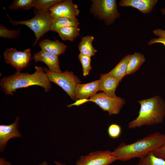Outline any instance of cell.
<instances>
[{
    "label": "cell",
    "instance_id": "obj_26",
    "mask_svg": "<svg viewBox=\"0 0 165 165\" xmlns=\"http://www.w3.org/2000/svg\"><path fill=\"white\" fill-rule=\"evenodd\" d=\"M78 58L82 64L83 75L84 76L88 75L92 69L91 57L79 53Z\"/></svg>",
    "mask_w": 165,
    "mask_h": 165
},
{
    "label": "cell",
    "instance_id": "obj_14",
    "mask_svg": "<svg viewBox=\"0 0 165 165\" xmlns=\"http://www.w3.org/2000/svg\"><path fill=\"white\" fill-rule=\"evenodd\" d=\"M158 1L157 0H121L119 5L121 7H131L138 9L143 14L150 13Z\"/></svg>",
    "mask_w": 165,
    "mask_h": 165
},
{
    "label": "cell",
    "instance_id": "obj_27",
    "mask_svg": "<svg viewBox=\"0 0 165 165\" xmlns=\"http://www.w3.org/2000/svg\"><path fill=\"white\" fill-rule=\"evenodd\" d=\"M122 129L119 125L113 123L110 125L108 129V133L109 136L113 139L118 138L121 135Z\"/></svg>",
    "mask_w": 165,
    "mask_h": 165
},
{
    "label": "cell",
    "instance_id": "obj_36",
    "mask_svg": "<svg viewBox=\"0 0 165 165\" xmlns=\"http://www.w3.org/2000/svg\"></svg>",
    "mask_w": 165,
    "mask_h": 165
},
{
    "label": "cell",
    "instance_id": "obj_25",
    "mask_svg": "<svg viewBox=\"0 0 165 165\" xmlns=\"http://www.w3.org/2000/svg\"><path fill=\"white\" fill-rule=\"evenodd\" d=\"M21 33L19 29L10 30L2 24L0 25V37L5 38L13 39L18 37Z\"/></svg>",
    "mask_w": 165,
    "mask_h": 165
},
{
    "label": "cell",
    "instance_id": "obj_29",
    "mask_svg": "<svg viewBox=\"0 0 165 165\" xmlns=\"http://www.w3.org/2000/svg\"><path fill=\"white\" fill-rule=\"evenodd\" d=\"M160 43L163 45L165 47V39L159 37L158 38H153L151 39L148 43L149 46L156 43Z\"/></svg>",
    "mask_w": 165,
    "mask_h": 165
},
{
    "label": "cell",
    "instance_id": "obj_1",
    "mask_svg": "<svg viewBox=\"0 0 165 165\" xmlns=\"http://www.w3.org/2000/svg\"><path fill=\"white\" fill-rule=\"evenodd\" d=\"M35 71L32 74L16 72L13 75L2 78L0 86L6 94L13 96L17 89L33 86H41L45 92H49L52 86L44 68L35 66Z\"/></svg>",
    "mask_w": 165,
    "mask_h": 165
},
{
    "label": "cell",
    "instance_id": "obj_18",
    "mask_svg": "<svg viewBox=\"0 0 165 165\" xmlns=\"http://www.w3.org/2000/svg\"><path fill=\"white\" fill-rule=\"evenodd\" d=\"M130 54L126 55L117 65L108 73L120 82L126 75V71Z\"/></svg>",
    "mask_w": 165,
    "mask_h": 165
},
{
    "label": "cell",
    "instance_id": "obj_21",
    "mask_svg": "<svg viewBox=\"0 0 165 165\" xmlns=\"http://www.w3.org/2000/svg\"><path fill=\"white\" fill-rule=\"evenodd\" d=\"M79 25L66 17L53 18L50 31L57 32L59 29L68 26L78 27Z\"/></svg>",
    "mask_w": 165,
    "mask_h": 165
},
{
    "label": "cell",
    "instance_id": "obj_10",
    "mask_svg": "<svg viewBox=\"0 0 165 165\" xmlns=\"http://www.w3.org/2000/svg\"><path fill=\"white\" fill-rule=\"evenodd\" d=\"M116 160L113 151H96L82 156L76 165H109Z\"/></svg>",
    "mask_w": 165,
    "mask_h": 165
},
{
    "label": "cell",
    "instance_id": "obj_6",
    "mask_svg": "<svg viewBox=\"0 0 165 165\" xmlns=\"http://www.w3.org/2000/svg\"><path fill=\"white\" fill-rule=\"evenodd\" d=\"M50 82H53L61 87L73 100H75V89L77 84L80 83L79 78L75 75L73 72L66 70L61 73H56L44 68Z\"/></svg>",
    "mask_w": 165,
    "mask_h": 165
},
{
    "label": "cell",
    "instance_id": "obj_15",
    "mask_svg": "<svg viewBox=\"0 0 165 165\" xmlns=\"http://www.w3.org/2000/svg\"><path fill=\"white\" fill-rule=\"evenodd\" d=\"M99 91H102L108 96L114 97L119 82L108 73L101 75L99 80Z\"/></svg>",
    "mask_w": 165,
    "mask_h": 165
},
{
    "label": "cell",
    "instance_id": "obj_35",
    "mask_svg": "<svg viewBox=\"0 0 165 165\" xmlns=\"http://www.w3.org/2000/svg\"><path fill=\"white\" fill-rule=\"evenodd\" d=\"M160 11L161 13L165 15V8H163L161 9Z\"/></svg>",
    "mask_w": 165,
    "mask_h": 165
},
{
    "label": "cell",
    "instance_id": "obj_11",
    "mask_svg": "<svg viewBox=\"0 0 165 165\" xmlns=\"http://www.w3.org/2000/svg\"><path fill=\"white\" fill-rule=\"evenodd\" d=\"M20 117L17 116L13 123L9 125H0V152H4L8 141L10 139L22 137L19 131Z\"/></svg>",
    "mask_w": 165,
    "mask_h": 165
},
{
    "label": "cell",
    "instance_id": "obj_30",
    "mask_svg": "<svg viewBox=\"0 0 165 165\" xmlns=\"http://www.w3.org/2000/svg\"><path fill=\"white\" fill-rule=\"evenodd\" d=\"M153 34L159 37L165 39V30L161 28H157L153 31Z\"/></svg>",
    "mask_w": 165,
    "mask_h": 165
},
{
    "label": "cell",
    "instance_id": "obj_19",
    "mask_svg": "<svg viewBox=\"0 0 165 165\" xmlns=\"http://www.w3.org/2000/svg\"><path fill=\"white\" fill-rule=\"evenodd\" d=\"M144 56L138 52L131 55L126 71V75L137 71L145 61Z\"/></svg>",
    "mask_w": 165,
    "mask_h": 165
},
{
    "label": "cell",
    "instance_id": "obj_31",
    "mask_svg": "<svg viewBox=\"0 0 165 165\" xmlns=\"http://www.w3.org/2000/svg\"><path fill=\"white\" fill-rule=\"evenodd\" d=\"M90 102L89 99H79L76 100V101L74 103L67 105L68 108H70L73 106H79L86 102Z\"/></svg>",
    "mask_w": 165,
    "mask_h": 165
},
{
    "label": "cell",
    "instance_id": "obj_13",
    "mask_svg": "<svg viewBox=\"0 0 165 165\" xmlns=\"http://www.w3.org/2000/svg\"><path fill=\"white\" fill-rule=\"evenodd\" d=\"M99 91V80L85 84H78L75 89V100L87 99Z\"/></svg>",
    "mask_w": 165,
    "mask_h": 165
},
{
    "label": "cell",
    "instance_id": "obj_12",
    "mask_svg": "<svg viewBox=\"0 0 165 165\" xmlns=\"http://www.w3.org/2000/svg\"><path fill=\"white\" fill-rule=\"evenodd\" d=\"M32 59L36 63L42 62L45 63L50 71L56 72L61 73L59 65L58 56L51 53L46 51L41 50L35 53Z\"/></svg>",
    "mask_w": 165,
    "mask_h": 165
},
{
    "label": "cell",
    "instance_id": "obj_22",
    "mask_svg": "<svg viewBox=\"0 0 165 165\" xmlns=\"http://www.w3.org/2000/svg\"><path fill=\"white\" fill-rule=\"evenodd\" d=\"M137 165H165V160L156 156L151 152L140 159Z\"/></svg>",
    "mask_w": 165,
    "mask_h": 165
},
{
    "label": "cell",
    "instance_id": "obj_2",
    "mask_svg": "<svg viewBox=\"0 0 165 165\" xmlns=\"http://www.w3.org/2000/svg\"><path fill=\"white\" fill-rule=\"evenodd\" d=\"M165 134L156 132L133 143H122L113 152L117 160L126 161L134 158L141 159L161 146Z\"/></svg>",
    "mask_w": 165,
    "mask_h": 165
},
{
    "label": "cell",
    "instance_id": "obj_16",
    "mask_svg": "<svg viewBox=\"0 0 165 165\" xmlns=\"http://www.w3.org/2000/svg\"><path fill=\"white\" fill-rule=\"evenodd\" d=\"M39 45L41 49L59 56L65 52L67 46L58 40L45 39L41 41Z\"/></svg>",
    "mask_w": 165,
    "mask_h": 165
},
{
    "label": "cell",
    "instance_id": "obj_3",
    "mask_svg": "<svg viewBox=\"0 0 165 165\" xmlns=\"http://www.w3.org/2000/svg\"><path fill=\"white\" fill-rule=\"evenodd\" d=\"M140 108L138 116L128 124L133 129L143 126H149L163 123L165 117V102L157 95L138 101Z\"/></svg>",
    "mask_w": 165,
    "mask_h": 165
},
{
    "label": "cell",
    "instance_id": "obj_5",
    "mask_svg": "<svg viewBox=\"0 0 165 165\" xmlns=\"http://www.w3.org/2000/svg\"><path fill=\"white\" fill-rule=\"evenodd\" d=\"M90 12L105 24L110 25L120 16L116 0H92Z\"/></svg>",
    "mask_w": 165,
    "mask_h": 165
},
{
    "label": "cell",
    "instance_id": "obj_23",
    "mask_svg": "<svg viewBox=\"0 0 165 165\" xmlns=\"http://www.w3.org/2000/svg\"><path fill=\"white\" fill-rule=\"evenodd\" d=\"M61 0H34L33 7L40 11H49L50 9Z\"/></svg>",
    "mask_w": 165,
    "mask_h": 165
},
{
    "label": "cell",
    "instance_id": "obj_34",
    "mask_svg": "<svg viewBox=\"0 0 165 165\" xmlns=\"http://www.w3.org/2000/svg\"><path fill=\"white\" fill-rule=\"evenodd\" d=\"M54 163H55V165H66L65 164L62 163L60 162L57 161H55L54 162Z\"/></svg>",
    "mask_w": 165,
    "mask_h": 165
},
{
    "label": "cell",
    "instance_id": "obj_28",
    "mask_svg": "<svg viewBox=\"0 0 165 165\" xmlns=\"http://www.w3.org/2000/svg\"><path fill=\"white\" fill-rule=\"evenodd\" d=\"M152 152L156 156L165 160V140L161 146Z\"/></svg>",
    "mask_w": 165,
    "mask_h": 165
},
{
    "label": "cell",
    "instance_id": "obj_7",
    "mask_svg": "<svg viewBox=\"0 0 165 165\" xmlns=\"http://www.w3.org/2000/svg\"><path fill=\"white\" fill-rule=\"evenodd\" d=\"M89 99L90 102L95 103L103 111L107 112L109 115L119 113L125 103L124 99L117 96L110 97L103 92L95 94Z\"/></svg>",
    "mask_w": 165,
    "mask_h": 165
},
{
    "label": "cell",
    "instance_id": "obj_20",
    "mask_svg": "<svg viewBox=\"0 0 165 165\" xmlns=\"http://www.w3.org/2000/svg\"><path fill=\"white\" fill-rule=\"evenodd\" d=\"M80 29L76 26H68L58 30L57 32L63 41L73 42L79 35Z\"/></svg>",
    "mask_w": 165,
    "mask_h": 165
},
{
    "label": "cell",
    "instance_id": "obj_17",
    "mask_svg": "<svg viewBox=\"0 0 165 165\" xmlns=\"http://www.w3.org/2000/svg\"><path fill=\"white\" fill-rule=\"evenodd\" d=\"M94 39L92 35H88L82 38L78 46L80 54L90 57L95 55L97 51L92 44Z\"/></svg>",
    "mask_w": 165,
    "mask_h": 165
},
{
    "label": "cell",
    "instance_id": "obj_33",
    "mask_svg": "<svg viewBox=\"0 0 165 165\" xmlns=\"http://www.w3.org/2000/svg\"><path fill=\"white\" fill-rule=\"evenodd\" d=\"M38 165H49L47 161H45Z\"/></svg>",
    "mask_w": 165,
    "mask_h": 165
},
{
    "label": "cell",
    "instance_id": "obj_24",
    "mask_svg": "<svg viewBox=\"0 0 165 165\" xmlns=\"http://www.w3.org/2000/svg\"><path fill=\"white\" fill-rule=\"evenodd\" d=\"M34 0H14L9 6L11 10L23 9L28 10L33 7Z\"/></svg>",
    "mask_w": 165,
    "mask_h": 165
},
{
    "label": "cell",
    "instance_id": "obj_32",
    "mask_svg": "<svg viewBox=\"0 0 165 165\" xmlns=\"http://www.w3.org/2000/svg\"><path fill=\"white\" fill-rule=\"evenodd\" d=\"M0 165H12V164L10 162L7 161L5 158L1 157Z\"/></svg>",
    "mask_w": 165,
    "mask_h": 165
},
{
    "label": "cell",
    "instance_id": "obj_9",
    "mask_svg": "<svg viewBox=\"0 0 165 165\" xmlns=\"http://www.w3.org/2000/svg\"><path fill=\"white\" fill-rule=\"evenodd\" d=\"M49 11L53 18L66 17L79 24L77 16L80 11L78 6L71 0H62L51 7Z\"/></svg>",
    "mask_w": 165,
    "mask_h": 165
},
{
    "label": "cell",
    "instance_id": "obj_4",
    "mask_svg": "<svg viewBox=\"0 0 165 165\" xmlns=\"http://www.w3.org/2000/svg\"><path fill=\"white\" fill-rule=\"evenodd\" d=\"M35 16L31 19L23 21H14L7 13V15L10 23L13 26L24 25L32 31L35 35L36 39L33 46H34L40 38L50 31L53 18L50 11L43 12L35 8Z\"/></svg>",
    "mask_w": 165,
    "mask_h": 165
},
{
    "label": "cell",
    "instance_id": "obj_8",
    "mask_svg": "<svg viewBox=\"0 0 165 165\" xmlns=\"http://www.w3.org/2000/svg\"><path fill=\"white\" fill-rule=\"evenodd\" d=\"M31 48L23 51H19L13 48H7L3 53L5 62L15 68L17 72H21L24 68L28 67L32 58Z\"/></svg>",
    "mask_w": 165,
    "mask_h": 165
}]
</instances>
